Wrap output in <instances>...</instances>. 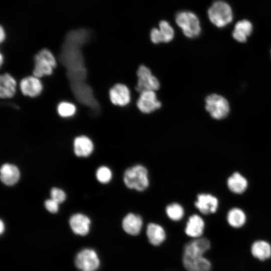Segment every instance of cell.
Instances as JSON below:
<instances>
[{
    "label": "cell",
    "mask_w": 271,
    "mask_h": 271,
    "mask_svg": "<svg viewBox=\"0 0 271 271\" xmlns=\"http://www.w3.org/2000/svg\"><path fill=\"white\" fill-rule=\"evenodd\" d=\"M3 56H2V54H1V56H0V63H1V65H2V63H3Z\"/></svg>",
    "instance_id": "cell-34"
},
{
    "label": "cell",
    "mask_w": 271,
    "mask_h": 271,
    "mask_svg": "<svg viewBox=\"0 0 271 271\" xmlns=\"http://www.w3.org/2000/svg\"><path fill=\"white\" fill-rule=\"evenodd\" d=\"M175 22L186 37L195 38L201 32L200 21L196 14L188 11L179 12L176 16Z\"/></svg>",
    "instance_id": "cell-3"
},
{
    "label": "cell",
    "mask_w": 271,
    "mask_h": 271,
    "mask_svg": "<svg viewBox=\"0 0 271 271\" xmlns=\"http://www.w3.org/2000/svg\"><path fill=\"white\" fill-rule=\"evenodd\" d=\"M90 223V219L80 213L73 215L69 219V225L73 232L81 236L86 235L89 233Z\"/></svg>",
    "instance_id": "cell-20"
},
{
    "label": "cell",
    "mask_w": 271,
    "mask_h": 271,
    "mask_svg": "<svg viewBox=\"0 0 271 271\" xmlns=\"http://www.w3.org/2000/svg\"><path fill=\"white\" fill-rule=\"evenodd\" d=\"M1 180L7 186H12L18 182L20 173L16 166L11 164H5L1 168Z\"/></svg>",
    "instance_id": "cell-22"
},
{
    "label": "cell",
    "mask_w": 271,
    "mask_h": 271,
    "mask_svg": "<svg viewBox=\"0 0 271 271\" xmlns=\"http://www.w3.org/2000/svg\"><path fill=\"white\" fill-rule=\"evenodd\" d=\"M75 264L81 271H96L99 267L100 261L94 250L85 248L77 254Z\"/></svg>",
    "instance_id": "cell-8"
},
{
    "label": "cell",
    "mask_w": 271,
    "mask_h": 271,
    "mask_svg": "<svg viewBox=\"0 0 271 271\" xmlns=\"http://www.w3.org/2000/svg\"><path fill=\"white\" fill-rule=\"evenodd\" d=\"M96 176L99 182L105 184L111 180L112 175L109 168L106 166H101L97 170Z\"/></svg>",
    "instance_id": "cell-29"
},
{
    "label": "cell",
    "mask_w": 271,
    "mask_h": 271,
    "mask_svg": "<svg viewBox=\"0 0 271 271\" xmlns=\"http://www.w3.org/2000/svg\"><path fill=\"white\" fill-rule=\"evenodd\" d=\"M165 210L168 217L173 221H180L184 215L183 207L178 203L169 204L167 206Z\"/></svg>",
    "instance_id": "cell-27"
},
{
    "label": "cell",
    "mask_w": 271,
    "mask_h": 271,
    "mask_svg": "<svg viewBox=\"0 0 271 271\" xmlns=\"http://www.w3.org/2000/svg\"><path fill=\"white\" fill-rule=\"evenodd\" d=\"M195 206L202 214L209 215L216 212L218 201L216 197L211 194L201 193L197 196Z\"/></svg>",
    "instance_id": "cell-14"
},
{
    "label": "cell",
    "mask_w": 271,
    "mask_h": 271,
    "mask_svg": "<svg viewBox=\"0 0 271 271\" xmlns=\"http://www.w3.org/2000/svg\"><path fill=\"white\" fill-rule=\"evenodd\" d=\"M205 101V109L213 118L222 119L228 115L229 104L228 100L222 95L213 93L208 95Z\"/></svg>",
    "instance_id": "cell-6"
},
{
    "label": "cell",
    "mask_w": 271,
    "mask_h": 271,
    "mask_svg": "<svg viewBox=\"0 0 271 271\" xmlns=\"http://www.w3.org/2000/svg\"><path fill=\"white\" fill-rule=\"evenodd\" d=\"M136 104L138 109L145 114L151 113L162 106L161 102L158 100L155 91L151 90L140 93Z\"/></svg>",
    "instance_id": "cell-9"
},
{
    "label": "cell",
    "mask_w": 271,
    "mask_h": 271,
    "mask_svg": "<svg viewBox=\"0 0 271 271\" xmlns=\"http://www.w3.org/2000/svg\"><path fill=\"white\" fill-rule=\"evenodd\" d=\"M182 262L187 271H211L212 268L211 262L204 255H182Z\"/></svg>",
    "instance_id": "cell-13"
},
{
    "label": "cell",
    "mask_w": 271,
    "mask_h": 271,
    "mask_svg": "<svg viewBox=\"0 0 271 271\" xmlns=\"http://www.w3.org/2000/svg\"><path fill=\"white\" fill-rule=\"evenodd\" d=\"M121 225L123 231L126 234L137 236L140 234L142 230L143 218L139 214L128 213L122 219Z\"/></svg>",
    "instance_id": "cell-15"
},
{
    "label": "cell",
    "mask_w": 271,
    "mask_h": 271,
    "mask_svg": "<svg viewBox=\"0 0 271 271\" xmlns=\"http://www.w3.org/2000/svg\"><path fill=\"white\" fill-rule=\"evenodd\" d=\"M16 81L9 73L3 74L0 76V96L2 98H9L16 93Z\"/></svg>",
    "instance_id": "cell-23"
},
{
    "label": "cell",
    "mask_w": 271,
    "mask_h": 271,
    "mask_svg": "<svg viewBox=\"0 0 271 271\" xmlns=\"http://www.w3.org/2000/svg\"><path fill=\"white\" fill-rule=\"evenodd\" d=\"M5 38V33L3 27L1 26L0 28V41L1 43L3 42Z\"/></svg>",
    "instance_id": "cell-32"
},
{
    "label": "cell",
    "mask_w": 271,
    "mask_h": 271,
    "mask_svg": "<svg viewBox=\"0 0 271 271\" xmlns=\"http://www.w3.org/2000/svg\"><path fill=\"white\" fill-rule=\"evenodd\" d=\"M73 146L75 154L78 157H88L92 153L94 148L91 140L84 136L76 138Z\"/></svg>",
    "instance_id": "cell-24"
},
{
    "label": "cell",
    "mask_w": 271,
    "mask_h": 271,
    "mask_svg": "<svg viewBox=\"0 0 271 271\" xmlns=\"http://www.w3.org/2000/svg\"><path fill=\"white\" fill-rule=\"evenodd\" d=\"M253 26L251 23L247 20L239 21L234 26L232 37L240 43L245 42L251 34Z\"/></svg>",
    "instance_id": "cell-21"
},
{
    "label": "cell",
    "mask_w": 271,
    "mask_h": 271,
    "mask_svg": "<svg viewBox=\"0 0 271 271\" xmlns=\"http://www.w3.org/2000/svg\"><path fill=\"white\" fill-rule=\"evenodd\" d=\"M0 226H1L0 232H1V234H2L5 231V224L2 220H1V222H0Z\"/></svg>",
    "instance_id": "cell-33"
},
{
    "label": "cell",
    "mask_w": 271,
    "mask_h": 271,
    "mask_svg": "<svg viewBox=\"0 0 271 271\" xmlns=\"http://www.w3.org/2000/svg\"><path fill=\"white\" fill-rule=\"evenodd\" d=\"M33 75L40 78L52 74L56 66V60L51 52L47 49L39 51L34 58Z\"/></svg>",
    "instance_id": "cell-5"
},
{
    "label": "cell",
    "mask_w": 271,
    "mask_h": 271,
    "mask_svg": "<svg viewBox=\"0 0 271 271\" xmlns=\"http://www.w3.org/2000/svg\"><path fill=\"white\" fill-rule=\"evenodd\" d=\"M138 77L136 90L140 93L145 91H157L160 87L158 78L153 75L151 70L146 66L141 65L137 71Z\"/></svg>",
    "instance_id": "cell-7"
},
{
    "label": "cell",
    "mask_w": 271,
    "mask_h": 271,
    "mask_svg": "<svg viewBox=\"0 0 271 271\" xmlns=\"http://www.w3.org/2000/svg\"><path fill=\"white\" fill-rule=\"evenodd\" d=\"M51 199L58 204L63 202L66 199V194L61 189L58 188H53L51 190Z\"/></svg>",
    "instance_id": "cell-30"
},
{
    "label": "cell",
    "mask_w": 271,
    "mask_h": 271,
    "mask_svg": "<svg viewBox=\"0 0 271 271\" xmlns=\"http://www.w3.org/2000/svg\"><path fill=\"white\" fill-rule=\"evenodd\" d=\"M146 235L149 243L154 246H160L165 242L167 237L164 228L155 222H150L147 225Z\"/></svg>",
    "instance_id": "cell-18"
},
{
    "label": "cell",
    "mask_w": 271,
    "mask_h": 271,
    "mask_svg": "<svg viewBox=\"0 0 271 271\" xmlns=\"http://www.w3.org/2000/svg\"><path fill=\"white\" fill-rule=\"evenodd\" d=\"M58 114L63 117L73 116L76 112L75 106L70 102H62L57 107Z\"/></svg>",
    "instance_id": "cell-28"
},
{
    "label": "cell",
    "mask_w": 271,
    "mask_h": 271,
    "mask_svg": "<svg viewBox=\"0 0 271 271\" xmlns=\"http://www.w3.org/2000/svg\"><path fill=\"white\" fill-rule=\"evenodd\" d=\"M205 227L203 218L196 214L191 215L186 224L185 233L187 236L193 238L202 237Z\"/></svg>",
    "instance_id": "cell-16"
},
{
    "label": "cell",
    "mask_w": 271,
    "mask_h": 271,
    "mask_svg": "<svg viewBox=\"0 0 271 271\" xmlns=\"http://www.w3.org/2000/svg\"><path fill=\"white\" fill-rule=\"evenodd\" d=\"M110 101L115 105L127 106L131 100V93L128 87L124 84L117 83L109 91Z\"/></svg>",
    "instance_id": "cell-12"
},
{
    "label": "cell",
    "mask_w": 271,
    "mask_h": 271,
    "mask_svg": "<svg viewBox=\"0 0 271 271\" xmlns=\"http://www.w3.org/2000/svg\"><path fill=\"white\" fill-rule=\"evenodd\" d=\"M210 21L218 28H223L231 22L233 13L230 6L225 2L217 1L208 10Z\"/></svg>",
    "instance_id": "cell-4"
},
{
    "label": "cell",
    "mask_w": 271,
    "mask_h": 271,
    "mask_svg": "<svg viewBox=\"0 0 271 271\" xmlns=\"http://www.w3.org/2000/svg\"><path fill=\"white\" fill-rule=\"evenodd\" d=\"M252 256L260 261H265L271 258V244L264 239H257L250 246Z\"/></svg>",
    "instance_id": "cell-19"
},
{
    "label": "cell",
    "mask_w": 271,
    "mask_h": 271,
    "mask_svg": "<svg viewBox=\"0 0 271 271\" xmlns=\"http://www.w3.org/2000/svg\"><path fill=\"white\" fill-rule=\"evenodd\" d=\"M89 35L88 31L85 29L69 32L61 49L59 61L66 69L71 89L76 99L96 113L100 110V105L86 82L87 72L81 49Z\"/></svg>",
    "instance_id": "cell-1"
},
{
    "label": "cell",
    "mask_w": 271,
    "mask_h": 271,
    "mask_svg": "<svg viewBox=\"0 0 271 271\" xmlns=\"http://www.w3.org/2000/svg\"><path fill=\"white\" fill-rule=\"evenodd\" d=\"M270 55H271V51H270Z\"/></svg>",
    "instance_id": "cell-35"
},
{
    "label": "cell",
    "mask_w": 271,
    "mask_h": 271,
    "mask_svg": "<svg viewBox=\"0 0 271 271\" xmlns=\"http://www.w3.org/2000/svg\"><path fill=\"white\" fill-rule=\"evenodd\" d=\"M44 205L46 209L52 213H56L59 210V204L51 198L46 200Z\"/></svg>",
    "instance_id": "cell-31"
},
{
    "label": "cell",
    "mask_w": 271,
    "mask_h": 271,
    "mask_svg": "<svg viewBox=\"0 0 271 271\" xmlns=\"http://www.w3.org/2000/svg\"><path fill=\"white\" fill-rule=\"evenodd\" d=\"M123 180L126 187L138 191H143L149 186V178L147 168L136 165L125 170Z\"/></svg>",
    "instance_id": "cell-2"
},
{
    "label": "cell",
    "mask_w": 271,
    "mask_h": 271,
    "mask_svg": "<svg viewBox=\"0 0 271 271\" xmlns=\"http://www.w3.org/2000/svg\"><path fill=\"white\" fill-rule=\"evenodd\" d=\"M20 86L24 95L34 97L40 94L42 91V84L39 78L29 76L22 79Z\"/></svg>",
    "instance_id": "cell-17"
},
{
    "label": "cell",
    "mask_w": 271,
    "mask_h": 271,
    "mask_svg": "<svg viewBox=\"0 0 271 271\" xmlns=\"http://www.w3.org/2000/svg\"><path fill=\"white\" fill-rule=\"evenodd\" d=\"M174 30L169 22L165 20L160 22L159 28H154L150 32V39L155 44L169 43L174 39Z\"/></svg>",
    "instance_id": "cell-11"
},
{
    "label": "cell",
    "mask_w": 271,
    "mask_h": 271,
    "mask_svg": "<svg viewBox=\"0 0 271 271\" xmlns=\"http://www.w3.org/2000/svg\"><path fill=\"white\" fill-rule=\"evenodd\" d=\"M226 219L231 227L239 228L245 224L246 217L244 212L241 209L233 208L228 212Z\"/></svg>",
    "instance_id": "cell-26"
},
{
    "label": "cell",
    "mask_w": 271,
    "mask_h": 271,
    "mask_svg": "<svg viewBox=\"0 0 271 271\" xmlns=\"http://www.w3.org/2000/svg\"><path fill=\"white\" fill-rule=\"evenodd\" d=\"M211 247L209 239L204 237L193 238L184 245L182 255L195 256L204 255Z\"/></svg>",
    "instance_id": "cell-10"
},
{
    "label": "cell",
    "mask_w": 271,
    "mask_h": 271,
    "mask_svg": "<svg viewBox=\"0 0 271 271\" xmlns=\"http://www.w3.org/2000/svg\"><path fill=\"white\" fill-rule=\"evenodd\" d=\"M227 186L234 193L241 194L247 187V181L245 177L238 172L234 173L227 179Z\"/></svg>",
    "instance_id": "cell-25"
}]
</instances>
